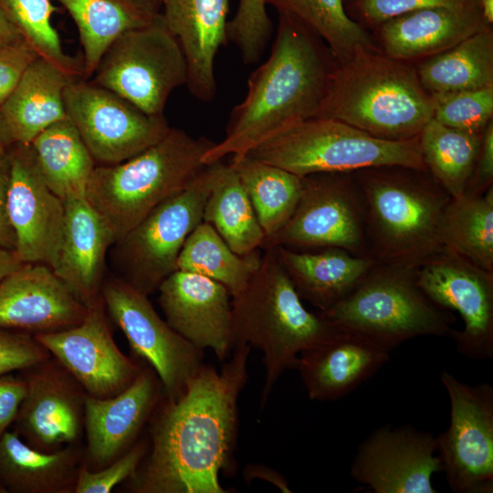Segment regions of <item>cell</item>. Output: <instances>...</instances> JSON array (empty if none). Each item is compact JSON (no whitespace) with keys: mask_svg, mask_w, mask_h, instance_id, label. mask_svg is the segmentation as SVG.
<instances>
[{"mask_svg":"<svg viewBox=\"0 0 493 493\" xmlns=\"http://www.w3.org/2000/svg\"><path fill=\"white\" fill-rule=\"evenodd\" d=\"M248 344H236L219 372L204 364L177 400L164 396L149 421L150 445L127 479L133 493H226L221 472L234 468L237 401Z\"/></svg>","mask_w":493,"mask_h":493,"instance_id":"obj_1","label":"cell"},{"mask_svg":"<svg viewBox=\"0 0 493 493\" xmlns=\"http://www.w3.org/2000/svg\"><path fill=\"white\" fill-rule=\"evenodd\" d=\"M336 66L320 37L278 13L270 56L249 76L245 99L232 110L224 139L205 152L204 163L244 155L288 127L316 118Z\"/></svg>","mask_w":493,"mask_h":493,"instance_id":"obj_2","label":"cell"},{"mask_svg":"<svg viewBox=\"0 0 493 493\" xmlns=\"http://www.w3.org/2000/svg\"><path fill=\"white\" fill-rule=\"evenodd\" d=\"M264 248L258 268L231 300L234 347L245 343L262 353L266 373L261 407L282 373L296 368L301 351L342 330L320 311L313 313L305 308L277 247Z\"/></svg>","mask_w":493,"mask_h":493,"instance_id":"obj_3","label":"cell"},{"mask_svg":"<svg viewBox=\"0 0 493 493\" xmlns=\"http://www.w3.org/2000/svg\"><path fill=\"white\" fill-rule=\"evenodd\" d=\"M352 174L363 200L370 256L377 263L417 267L442 250L439 226L451 196L427 170L384 165Z\"/></svg>","mask_w":493,"mask_h":493,"instance_id":"obj_4","label":"cell"},{"mask_svg":"<svg viewBox=\"0 0 493 493\" xmlns=\"http://www.w3.org/2000/svg\"><path fill=\"white\" fill-rule=\"evenodd\" d=\"M433 110L434 99L416 68L376 50L337 63L317 117L345 122L376 138L406 141L420 134Z\"/></svg>","mask_w":493,"mask_h":493,"instance_id":"obj_5","label":"cell"},{"mask_svg":"<svg viewBox=\"0 0 493 493\" xmlns=\"http://www.w3.org/2000/svg\"><path fill=\"white\" fill-rule=\"evenodd\" d=\"M171 127L158 142L116 164L96 165L86 198L115 236L122 238L155 207L189 186L207 164L214 145Z\"/></svg>","mask_w":493,"mask_h":493,"instance_id":"obj_6","label":"cell"},{"mask_svg":"<svg viewBox=\"0 0 493 493\" xmlns=\"http://www.w3.org/2000/svg\"><path fill=\"white\" fill-rule=\"evenodd\" d=\"M415 269L376 262L348 296L320 312L390 351L418 336L450 337L455 316L421 289Z\"/></svg>","mask_w":493,"mask_h":493,"instance_id":"obj_7","label":"cell"},{"mask_svg":"<svg viewBox=\"0 0 493 493\" xmlns=\"http://www.w3.org/2000/svg\"><path fill=\"white\" fill-rule=\"evenodd\" d=\"M418 136L383 140L345 122L317 117L288 127L246 154L300 177L384 165L426 170Z\"/></svg>","mask_w":493,"mask_h":493,"instance_id":"obj_8","label":"cell"},{"mask_svg":"<svg viewBox=\"0 0 493 493\" xmlns=\"http://www.w3.org/2000/svg\"><path fill=\"white\" fill-rule=\"evenodd\" d=\"M92 81L131 102L151 116H164L171 93L186 85L183 49L163 16L125 33L104 52Z\"/></svg>","mask_w":493,"mask_h":493,"instance_id":"obj_9","label":"cell"},{"mask_svg":"<svg viewBox=\"0 0 493 493\" xmlns=\"http://www.w3.org/2000/svg\"><path fill=\"white\" fill-rule=\"evenodd\" d=\"M209 184L207 164L189 186L155 207L113 244L121 279L150 295L177 270L186 238L203 222Z\"/></svg>","mask_w":493,"mask_h":493,"instance_id":"obj_10","label":"cell"},{"mask_svg":"<svg viewBox=\"0 0 493 493\" xmlns=\"http://www.w3.org/2000/svg\"><path fill=\"white\" fill-rule=\"evenodd\" d=\"M266 246L299 250L338 247L357 256L371 257L363 200L352 173L303 176L292 215Z\"/></svg>","mask_w":493,"mask_h":493,"instance_id":"obj_11","label":"cell"},{"mask_svg":"<svg viewBox=\"0 0 493 493\" xmlns=\"http://www.w3.org/2000/svg\"><path fill=\"white\" fill-rule=\"evenodd\" d=\"M100 295L131 351L158 376L167 400L181 397L202 368L204 351L163 320L145 295L119 277L103 281Z\"/></svg>","mask_w":493,"mask_h":493,"instance_id":"obj_12","label":"cell"},{"mask_svg":"<svg viewBox=\"0 0 493 493\" xmlns=\"http://www.w3.org/2000/svg\"><path fill=\"white\" fill-rule=\"evenodd\" d=\"M67 116L99 165L122 163L162 140L164 116H151L95 82L72 79L66 87Z\"/></svg>","mask_w":493,"mask_h":493,"instance_id":"obj_13","label":"cell"},{"mask_svg":"<svg viewBox=\"0 0 493 493\" xmlns=\"http://www.w3.org/2000/svg\"><path fill=\"white\" fill-rule=\"evenodd\" d=\"M450 423L436 440L447 483L456 493L493 492V388L460 382L445 370Z\"/></svg>","mask_w":493,"mask_h":493,"instance_id":"obj_14","label":"cell"},{"mask_svg":"<svg viewBox=\"0 0 493 493\" xmlns=\"http://www.w3.org/2000/svg\"><path fill=\"white\" fill-rule=\"evenodd\" d=\"M415 276L435 304L461 316L463 329L450 333L457 351L468 359H492L493 273L442 249L420 264Z\"/></svg>","mask_w":493,"mask_h":493,"instance_id":"obj_15","label":"cell"},{"mask_svg":"<svg viewBox=\"0 0 493 493\" xmlns=\"http://www.w3.org/2000/svg\"><path fill=\"white\" fill-rule=\"evenodd\" d=\"M87 308L79 323L33 335L75 378L86 394L96 398L112 397L126 389L142 367L116 345L101 295Z\"/></svg>","mask_w":493,"mask_h":493,"instance_id":"obj_16","label":"cell"},{"mask_svg":"<svg viewBox=\"0 0 493 493\" xmlns=\"http://www.w3.org/2000/svg\"><path fill=\"white\" fill-rule=\"evenodd\" d=\"M8 156L6 207L15 252L24 263L53 268L64 229V201L45 182L30 144L15 142Z\"/></svg>","mask_w":493,"mask_h":493,"instance_id":"obj_17","label":"cell"},{"mask_svg":"<svg viewBox=\"0 0 493 493\" xmlns=\"http://www.w3.org/2000/svg\"><path fill=\"white\" fill-rule=\"evenodd\" d=\"M435 436L410 425H384L357 447L353 479L375 493H435L433 475L442 471Z\"/></svg>","mask_w":493,"mask_h":493,"instance_id":"obj_18","label":"cell"},{"mask_svg":"<svg viewBox=\"0 0 493 493\" xmlns=\"http://www.w3.org/2000/svg\"><path fill=\"white\" fill-rule=\"evenodd\" d=\"M28 371L16 431L30 446L43 452L76 444L84 423L85 391L53 357Z\"/></svg>","mask_w":493,"mask_h":493,"instance_id":"obj_19","label":"cell"},{"mask_svg":"<svg viewBox=\"0 0 493 493\" xmlns=\"http://www.w3.org/2000/svg\"><path fill=\"white\" fill-rule=\"evenodd\" d=\"M165 320L197 349H210L221 362L234 349L231 295L219 282L177 269L159 286Z\"/></svg>","mask_w":493,"mask_h":493,"instance_id":"obj_20","label":"cell"},{"mask_svg":"<svg viewBox=\"0 0 493 493\" xmlns=\"http://www.w3.org/2000/svg\"><path fill=\"white\" fill-rule=\"evenodd\" d=\"M155 372L142 367L135 380L120 393L109 398L86 394L84 425L87 446L83 463L98 470L116 460L135 443L163 398Z\"/></svg>","mask_w":493,"mask_h":493,"instance_id":"obj_21","label":"cell"},{"mask_svg":"<svg viewBox=\"0 0 493 493\" xmlns=\"http://www.w3.org/2000/svg\"><path fill=\"white\" fill-rule=\"evenodd\" d=\"M87 309L45 264L24 263L0 282V329L60 330L79 323Z\"/></svg>","mask_w":493,"mask_h":493,"instance_id":"obj_22","label":"cell"},{"mask_svg":"<svg viewBox=\"0 0 493 493\" xmlns=\"http://www.w3.org/2000/svg\"><path fill=\"white\" fill-rule=\"evenodd\" d=\"M163 18L184 54L190 93L203 102L216 94L215 60L226 44L229 0H161Z\"/></svg>","mask_w":493,"mask_h":493,"instance_id":"obj_23","label":"cell"},{"mask_svg":"<svg viewBox=\"0 0 493 493\" xmlns=\"http://www.w3.org/2000/svg\"><path fill=\"white\" fill-rule=\"evenodd\" d=\"M389 353L372 340L342 329L301 351L296 369L310 400L333 401L371 378L389 360Z\"/></svg>","mask_w":493,"mask_h":493,"instance_id":"obj_24","label":"cell"},{"mask_svg":"<svg viewBox=\"0 0 493 493\" xmlns=\"http://www.w3.org/2000/svg\"><path fill=\"white\" fill-rule=\"evenodd\" d=\"M65 222L55 274L86 307L100 297L106 254L115 236L87 198L64 201Z\"/></svg>","mask_w":493,"mask_h":493,"instance_id":"obj_25","label":"cell"},{"mask_svg":"<svg viewBox=\"0 0 493 493\" xmlns=\"http://www.w3.org/2000/svg\"><path fill=\"white\" fill-rule=\"evenodd\" d=\"M487 26L480 13L430 7L398 15L375 29L381 51L408 62L444 52Z\"/></svg>","mask_w":493,"mask_h":493,"instance_id":"obj_26","label":"cell"},{"mask_svg":"<svg viewBox=\"0 0 493 493\" xmlns=\"http://www.w3.org/2000/svg\"><path fill=\"white\" fill-rule=\"evenodd\" d=\"M275 246L301 299L321 312L348 296L376 263L371 257L338 247L299 250Z\"/></svg>","mask_w":493,"mask_h":493,"instance_id":"obj_27","label":"cell"},{"mask_svg":"<svg viewBox=\"0 0 493 493\" xmlns=\"http://www.w3.org/2000/svg\"><path fill=\"white\" fill-rule=\"evenodd\" d=\"M83 453L76 444L43 452L7 430L0 437V488L13 493H71Z\"/></svg>","mask_w":493,"mask_h":493,"instance_id":"obj_28","label":"cell"},{"mask_svg":"<svg viewBox=\"0 0 493 493\" xmlns=\"http://www.w3.org/2000/svg\"><path fill=\"white\" fill-rule=\"evenodd\" d=\"M72 79L44 58L30 63L0 108L15 142L30 144L43 131L68 118L64 93Z\"/></svg>","mask_w":493,"mask_h":493,"instance_id":"obj_29","label":"cell"},{"mask_svg":"<svg viewBox=\"0 0 493 493\" xmlns=\"http://www.w3.org/2000/svg\"><path fill=\"white\" fill-rule=\"evenodd\" d=\"M73 19L83 58L82 77L93 76L108 47L121 36L155 22L161 0H55Z\"/></svg>","mask_w":493,"mask_h":493,"instance_id":"obj_30","label":"cell"},{"mask_svg":"<svg viewBox=\"0 0 493 493\" xmlns=\"http://www.w3.org/2000/svg\"><path fill=\"white\" fill-rule=\"evenodd\" d=\"M209 167L210 184L203 222L211 225L239 255L264 247L267 236L235 168L224 160Z\"/></svg>","mask_w":493,"mask_h":493,"instance_id":"obj_31","label":"cell"},{"mask_svg":"<svg viewBox=\"0 0 493 493\" xmlns=\"http://www.w3.org/2000/svg\"><path fill=\"white\" fill-rule=\"evenodd\" d=\"M30 145L45 182L58 197L86 198L96 162L68 118L43 131Z\"/></svg>","mask_w":493,"mask_h":493,"instance_id":"obj_32","label":"cell"},{"mask_svg":"<svg viewBox=\"0 0 493 493\" xmlns=\"http://www.w3.org/2000/svg\"><path fill=\"white\" fill-rule=\"evenodd\" d=\"M415 68L422 85L431 95L492 87V26L424 59Z\"/></svg>","mask_w":493,"mask_h":493,"instance_id":"obj_33","label":"cell"},{"mask_svg":"<svg viewBox=\"0 0 493 493\" xmlns=\"http://www.w3.org/2000/svg\"><path fill=\"white\" fill-rule=\"evenodd\" d=\"M229 163L242 183L267 241L292 215L300 195L302 177L246 154L233 156Z\"/></svg>","mask_w":493,"mask_h":493,"instance_id":"obj_34","label":"cell"},{"mask_svg":"<svg viewBox=\"0 0 493 493\" xmlns=\"http://www.w3.org/2000/svg\"><path fill=\"white\" fill-rule=\"evenodd\" d=\"M442 249L493 273V186L481 194L451 198L439 226Z\"/></svg>","mask_w":493,"mask_h":493,"instance_id":"obj_35","label":"cell"},{"mask_svg":"<svg viewBox=\"0 0 493 493\" xmlns=\"http://www.w3.org/2000/svg\"><path fill=\"white\" fill-rule=\"evenodd\" d=\"M262 253L233 251L215 229L201 222L186 238L177 260V269L209 278L224 285L231 299L247 286L261 262Z\"/></svg>","mask_w":493,"mask_h":493,"instance_id":"obj_36","label":"cell"},{"mask_svg":"<svg viewBox=\"0 0 493 493\" xmlns=\"http://www.w3.org/2000/svg\"><path fill=\"white\" fill-rule=\"evenodd\" d=\"M483 131L456 129L431 119L418 136L427 172L451 198L460 197L466 192Z\"/></svg>","mask_w":493,"mask_h":493,"instance_id":"obj_37","label":"cell"},{"mask_svg":"<svg viewBox=\"0 0 493 493\" xmlns=\"http://www.w3.org/2000/svg\"><path fill=\"white\" fill-rule=\"evenodd\" d=\"M278 13L292 16L320 37L338 64L380 48L344 8L343 0H266Z\"/></svg>","mask_w":493,"mask_h":493,"instance_id":"obj_38","label":"cell"},{"mask_svg":"<svg viewBox=\"0 0 493 493\" xmlns=\"http://www.w3.org/2000/svg\"><path fill=\"white\" fill-rule=\"evenodd\" d=\"M0 7L16 24L25 40L36 51L75 79L82 76L81 61L68 56L51 18L53 0H0Z\"/></svg>","mask_w":493,"mask_h":493,"instance_id":"obj_39","label":"cell"},{"mask_svg":"<svg viewBox=\"0 0 493 493\" xmlns=\"http://www.w3.org/2000/svg\"><path fill=\"white\" fill-rule=\"evenodd\" d=\"M432 97L433 119L446 126L483 131L493 121V86Z\"/></svg>","mask_w":493,"mask_h":493,"instance_id":"obj_40","label":"cell"},{"mask_svg":"<svg viewBox=\"0 0 493 493\" xmlns=\"http://www.w3.org/2000/svg\"><path fill=\"white\" fill-rule=\"evenodd\" d=\"M273 24L267 13L266 0H238L232 20L227 22V41L239 50L246 65L259 61L270 40Z\"/></svg>","mask_w":493,"mask_h":493,"instance_id":"obj_41","label":"cell"},{"mask_svg":"<svg viewBox=\"0 0 493 493\" xmlns=\"http://www.w3.org/2000/svg\"><path fill=\"white\" fill-rule=\"evenodd\" d=\"M148 449L146 440L136 442L127 452L106 467L89 470L81 463L73 493H109L129 479L137 469Z\"/></svg>","mask_w":493,"mask_h":493,"instance_id":"obj_42","label":"cell"},{"mask_svg":"<svg viewBox=\"0 0 493 493\" xmlns=\"http://www.w3.org/2000/svg\"><path fill=\"white\" fill-rule=\"evenodd\" d=\"M354 7L362 25L374 29L393 16L422 8L480 13L478 0H355Z\"/></svg>","mask_w":493,"mask_h":493,"instance_id":"obj_43","label":"cell"},{"mask_svg":"<svg viewBox=\"0 0 493 493\" xmlns=\"http://www.w3.org/2000/svg\"><path fill=\"white\" fill-rule=\"evenodd\" d=\"M49 358V351L33 334L0 329V375L28 370Z\"/></svg>","mask_w":493,"mask_h":493,"instance_id":"obj_44","label":"cell"},{"mask_svg":"<svg viewBox=\"0 0 493 493\" xmlns=\"http://www.w3.org/2000/svg\"><path fill=\"white\" fill-rule=\"evenodd\" d=\"M37 57L26 40L0 50V108L16 88L26 68Z\"/></svg>","mask_w":493,"mask_h":493,"instance_id":"obj_45","label":"cell"},{"mask_svg":"<svg viewBox=\"0 0 493 493\" xmlns=\"http://www.w3.org/2000/svg\"><path fill=\"white\" fill-rule=\"evenodd\" d=\"M493 186V121L485 128L479 152L464 194H481Z\"/></svg>","mask_w":493,"mask_h":493,"instance_id":"obj_46","label":"cell"},{"mask_svg":"<svg viewBox=\"0 0 493 493\" xmlns=\"http://www.w3.org/2000/svg\"><path fill=\"white\" fill-rule=\"evenodd\" d=\"M26 393L25 378H17L9 373L0 375V437L16 421Z\"/></svg>","mask_w":493,"mask_h":493,"instance_id":"obj_47","label":"cell"},{"mask_svg":"<svg viewBox=\"0 0 493 493\" xmlns=\"http://www.w3.org/2000/svg\"><path fill=\"white\" fill-rule=\"evenodd\" d=\"M8 151L0 154V246L15 250L16 236L9 222L6 207L10 170Z\"/></svg>","mask_w":493,"mask_h":493,"instance_id":"obj_48","label":"cell"},{"mask_svg":"<svg viewBox=\"0 0 493 493\" xmlns=\"http://www.w3.org/2000/svg\"><path fill=\"white\" fill-rule=\"evenodd\" d=\"M25 38L19 28L0 7V50L16 45Z\"/></svg>","mask_w":493,"mask_h":493,"instance_id":"obj_49","label":"cell"},{"mask_svg":"<svg viewBox=\"0 0 493 493\" xmlns=\"http://www.w3.org/2000/svg\"><path fill=\"white\" fill-rule=\"evenodd\" d=\"M245 476L250 477L251 478H264L267 482H270L278 487L282 492H291L288 484L282 476L278 474L276 471L261 465H251L246 467Z\"/></svg>","mask_w":493,"mask_h":493,"instance_id":"obj_50","label":"cell"},{"mask_svg":"<svg viewBox=\"0 0 493 493\" xmlns=\"http://www.w3.org/2000/svg\"><path fill=\"white\" fill-rule=\"evenodd\" d=\"M23 264L15 250L0 246V282Z\"/></svg>","mask_w":493,"mask_h":493,"instance_id":"obj_51","label":"cell"},{"mask_svg":"<svg viewBox=\"0 0 493 493\" xmlns=\"http://www.w3.org/2000/svg\"><path fill=\"white\" fill-rule=\"evenodd\" d=\"M14 143L12 134L0 115V154L6 152Z\"/></svg>","mask_w":493,"mask_h":493,"instance_id":"obj_52","label":"cell"},{"mask_svg":"<svg viewBox=\"0 0 493 493\" xmlns=\"http://www.w3.org/2000/svg\"><path fill=\"white\" fill-rule=\"evenodd\" d=\"M479 10L484 21L492 26L493 24V0H478Z\"/></svg>","mask_w":493,"mask_h":493,"instance_id":"obj_53","label":"cell"}]
</instances>
